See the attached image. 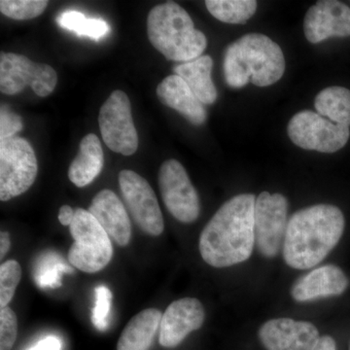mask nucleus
Returning a JSON list of instances; mask_svg holds the SVG:
<instances>
[{"mask_svg": "<svg viewBox=\"0 0 350 350\" xmlns=\"http://www.w3.org/2000/svg\"><path fill=\"white\" fill-rule=\"evenodd\" d=\"M256 198L241 194L227 200L200 234L202 259L214 268H228L247 261L255 239L254 209Z\"/></svg>", "mask_w": 350, "mask_h": 350, "instance_id": "obj_1", "label": "nucleus"}, {"mask_svg": "<svg viewBox=\"0 0 350 350\" xmlns=\"http://www.w3.org/2000/svg\"><path fill=\"white\" fill-rule=\"evenodd\" d=\"M345 227V215L338 206L315 204L300 209L288 221L283 259L292 269L313 268L340 243Z\"/></svg>", "mask_w": 350, "mask_h": 350, "instance_id": "obj_2", "label": "nucleus"}, {"mask_svg": "<svg viewBox=\"0 0 350 350\" xmlns=\"http://www.w3.org/2000/svg\"><path fill=\"white\" fill-rule=\"evenodd\" d=\"M223 71L228 86L234 89L250 82L257 87L271 86L284 75V55L280 46L265 34H245L228 46Z\"/></svg>", "mask_w": 350, "mask_h": 350, "instance_id": "obj_3", "label": "nucleus"}, {"mask_svg": "<svg viewBox=\"0 0 350 350\" xmlns=\"http://www.w3.org/2000/svg\"><path fill=\"white\" fill-rule=\"evenodd\" d=\"M147 34L153 47L170 61H194L206 49L207 39L187 11L175 2L154 7L147 18Z\"/></svg>", "mask_w": 350, "mask_h": 350, "instance_id": "obj_4", "label": "nucleus"}, {"mask_svg": "<svg viewBox=\"0 0 350 350\" xmlns=\"http://www.w3.org/2000/svg\"><path fill=\"white\" fill-rule=\"evenodd\" d=\"M73 244L68 251V261L84 273H98L111 261V241L100 223L88 211L77 208L69 226Z\"/></svg>", "mask_w": 350, "mask_h": 350, "instance_id": "obj_5", "label": "nucleus"}, {"mask_svg": "<svg viewBox=\"0 0 350 350\" xmlns=\"http://www.w3.org/2000/svg\"><path fill=\"white\" fill-rule=\"evenodd\" d=\"M38 165L33 148L25 138L0 140V200L24 194L36 181Z\"/></svg>", "mask_w": 350, "mask_h": 350, "instance_id": "obj_6", "label": "nucleus"}, {"mask_svg": "<svg viewBox=\"0 0 350 350\" xmlns=\"http://www.w3.org/2000/svg\"><path fill=\"white\" fill-rule=\"evenodd\" d=\"M287 133L291 142L300 148L321 153L340 150L350 137L349 128L333 123L310 110L295 114L288 124Z\"/></svg>", "mask_w": 350, "mask_h": 350, "instance_id": "obj_7", "label": "nucleus"}, {"mask_svg": "<svg viewBox=\"0 0 350 350\" xmlns=\"http://www.w3.org/2000/svg\"><path fill=\"white\" fill-rule=\"evenodd\" d=\"M56 70L46 64L33 63L15 53L0 54V91L13 96L29 86L41 98L49 96L57 86Z\"/></svg>", "mask_w": 350, "mask_h": 350, "instance_id": "obj_8", "label": "nucleus"}, {"mask_svg": "<svg viewBox=\"0 0 350 350\" xmlns=\"http://www.w3.org/2000/svg\"><path fill=\"white\" fill-rule=\"evenodd\" d=\"M101 137L115 153L131 156L138 148L137 129L133 124L129 96L123 91L113 92L98 115Z\"/></svg>", "mask_w": 350, "mask_h": 350, "instance_id": "obj_9", "label": "nucleus"}, {"mask_svg": "<svg viewBox=\"0 0 350 350\" xmlns=\"http://www.w3.org/2000/svg\"><path fill=\"white\" fill-rule=\"evenodd\" d=\"M122 197L131 217L139 229L150 236L158 237L165 230V223L158 200L146 179L133 170L119 174Z\"/></svg>", "mask_w": 350, "mask_h": 350, "instance_id": "obj_10", "label": "nucleus"}, {"mask_svg": "<svg viewBox=\"0 0 350 350\" xmlns=\"http://www.w3.org/2000/svg\"><path fill=\"white\" fill-rule=\"evenodd\" d=\"M159 188L167 211L182 223H193L200 215L199 195L183 165L174 159L165 161L159 172Z\"/></svg>", "mask_w": 350, "mask_h": 350, "instance_id": "obj_11", "label": "nucleus"}, {"mask_svg": "<svg viewBox=\"0 0 350 350\" xmlns=\"http://www.w3.org/2000/svg\"><path fill=\"white\" fill-rule=\"evenodd\" d=\"M288 200L280 193L262 192L254 209L255 239L260 253L273 258L280 253L287 229Z\"/></svg>", "mask_w": 350, "mask_h": 350, "instance_id": "obj_12", "label": "nucleus"}, {"mask_svg": "<svg viewBox=\"0 0 350 350\" xmlns=\"http://www.w3.org/2000/svg\"><path fill=\"white\" fill-rule=\"evenodd\" d=\"M258 335L267 350H314L321 338L310 322L287 317L265 322Z\"/></svg>", "mask_w": 350, "mask_h": 350, "instance_id": "obj_13", "label": "nucleus"}, {"mask_svg": "<svg viewBox=\"0 0 350 350\" xmlns=\"http://www.w3.org/2000/svg\"><path fill=\"white\" fill-rule=\"evenodd\" d=\"M304 31L306 40L312 44L350 36L349 7L337 0L317 2L306 14Z\"/></svg>", "mask_w": 350, "mask_h": 350, "instance_id": "obj_14", "label": "nucleus"}, {"mask_svg": "<svg viewBox=\"0 0 350 350\" xmlns=\"http://www.w3.org/2000/svg\"><path fill=\"white\" fill-rule=\"evenodd\" d=\"M206 319V310L200 300L183 298L172 301L161 320L159 342L165 349L181 344L189 334L199 330Z\"/></svg>", "mask_w": 350, "mask_h": 350, "instance_id": "obj_15", "label": "nucleus"}, {"mask_svg": "<svg viewBox=\"0 0 350 350\" xmlns=\"http://www.w3.org/2000/svg\"><path fill=\"white\" fill-rule=\"evenodd\" d=\"M349 285V278L342 269L335 265H325L299 278L292 286L291 297L299 303H306L340 296Z\"/></svg>", "mask_w": 350, "mask_h": 350, "instance_id": "obj_16", "label": "nucleus"}, {"mask_svg": "<svg viewBox=\"0 0 350 350\" xmlns=\"http://www.w3.org/2000/svg\"><path fill=\"white\" fill-rule=\"evenodd\" d=\"M90 213L100 223L109 238L120 246H126L131 238L130 218L123 202L111 190L105 189L94 196Z\"/></svg>", "mask_w": 350, "mask_h": 350, "instance_id": "obj_17", "label": "nucleus"}, {"mask_svg": "<svg viewBox=\"0 0 350 350\" xmlns=\"http://www.w3.org/2000/svg\"><path fill=\"white\" fill-rule=\"evenodd\" d=\"M157 96L163 105L180 113L193 125L206 123V108L179 76L172 75L165 78L157 87Z\"/></svg>", "mask_w": 350, "mask_h": 350, "instance_id": "obj_18", "label": "nucleus"}, {"mask_svg": "<svg viewBox=\"0 0 350 350\" xmlns=\"http://www.w3.org/2000/svg\"><path fill=\"white\" fill-rule=\"evenodd\" d=\"M105 165L100 138L89 133L83 138L80 150L68 169V178L77 187L89 185L98 176Z\"/></svg>", "mask_w": 350, "mask_h": 350, "instance_id": "obj_19", "label": "nucleus"}, {"mask_svg": "<svg viewBox=\"0 0 350 350\" xmlns=\"http://www.w3.org/2000/svg\"><path fill=\"white\" fill-rule=\"evenodd\" d=\"M162 317V312L156 308H147L137 313L122 332L117 350H149Z\"/></svg>", "mask_w": 350, "mask_h": 350, "instance_id": "obj_20", "label": "nucleus"}, {"mask_svg": "<svg viewBox=\"0 0 350 350\" xmlns=\"http://www.w3.org/2000/svg\"><path fill=\"white\" fill-rule=\"evenodd\" d=\"M213 61L211 56H202L192 62L179 64L174 68L175 75L181 77L202 105H213L217 100V90L211 79Z\"/></svg>", "mask_w": 350, "mask_h": 350, "instance_id": "obj_21", "label": "nucleus"}, {"mask_svg": "<svg viewBox=\"0 0 350 350\" xmlns=\"http://www.w3.org/2000/svg\"><path fill=\"white\" fill-rule=\"evenodd\" d=\"M314 107L321 116L338 125L350 126V91L344 87L322 90L314 100Z\"/></svg>", "mask_w": 350, "mask_h": 350, "instance_id": "obj_22", "label": "nucleus"}, {"mask_svg": "<svg viewBox=\"0 0 350 350\" xmlns=\"http://www.w3.org/2000/svg\"><path fill=\"white\" fill-rule=\"evenodd\" d=\"M206 6L215 19L226 24L244 25L254 15V0H207Z\"/></svg>", "mask_w": 350, "mask_h": 350, "instance_id": "obj_23", "label": "nucleus"}, {"mask_svg": "<svg viewBox=\"0 0 350 350\" xmlns=\"http://www.w3.org/2000/svg\"><path fill=\"white\" fill-rule=\"evenodd\" d=\"M59 27L68 31L75 32L78 36L100 40L110 31L109 25L103 19L86 18L78 11H64L57 19Z\"/></svg>", "mask_w": 350, "mask_h": 350, "instance_id": "obj_24", "label": "nucleus"}, {"mask_svg": "<svg viewBox=\"0 0 350 350\" xmlns=\"http://www.w3.org/2000/svg\"><path fill=\"white\" fill-rule=\"evenodd\" d=\"M70 273L71 269L64 264L57 255L49 254L42 256L38 262L34 280L41 288H57L61 286L62 275Z\"/></svg>", "mask_w": 350, "mask_h": 350, "instance_id": "obj_25", "label": "nucleus"}, {"mask_svg": "<svg viewBox=\"0 0 350 350\" xmlns=\"http://www.w3.org/2000/svg\"><path fill=\"white\" fill-rule=\"evenodd\" d=\"M48 4L45 0H1L0 11L13 20H31L43 14Z\"/></svg>", "mask_w": 350, "mask_h": 350, "instance_id": "obj_26", "label": "nucleus"}, {"mask_svg": "<svg viewBox=\"0 0 350 350\" xmlns=\"http://www.w3.org/2000/svg\"><path fill=\"white\" fill-rule=\"evenodd\" d=\"M22 278V269L15 260L4 262L0 267V306L5 308L12 300Z\"/></svg>", "mask_w": 350, "mask_h": 350, "instance_id": "obj_27", "label": "nucleus"}, {"mask_svg": "<svg viewBox=\"0 0 350 350\" xmlns=\"http://www.w3.org/2000/svg\"><path fill=\"white\" fill-rule=\"evenodd\" d=\"M112 293L107 286L96 289V306L92 315V321L98 330L105 331L108 326L110 310H111Z\"/></svg>", "mask_w": 350, "mask_h": 350, "instance_id": "obj_28", "label": "nucleus"}, {"mask_svg": "<svg viewBox=\"0 0 350 350\" xmlns=\"http://www.w3.org/2000/svg\"><path fill=\"white\" fill-rule=\"evenodd\" d=\"M18 335L17 315L5 306L0 310V350H10Z\"/></svg>", "mask_w": 350, "mask_h": 350, "instance_id": "obj_29", "label": "nucleus"}, {"mask_svg": "<svg viewBox=\"0 0 350 350\" xmlns=\"http://www.w3.org/2000/svg\"><path fill=\"white\" fill-rule=\"evenodd\" d=\"M23 129L22 118L19 115L9 110L5 107H1L0 113V140L15 137Z\"/></svg>", "mask_w": 350, "mask_h": 350, "instance_id": "obj_30", "label": "nucleus"}, {"mask_svg": "<svg viewBox=\"0 0 350 350\" xmlns=\"http://www.w3.org/2000/svg\"><path fill=\"white\" fill-rule=\"evenodd\" d=\"M61 347L62 345L59 338L50 336V337L41 340L29 350H61Z\"/></svg>", "mask_w": 350, "mask_h": 350, "instance_id": "obj_31", "label": "nucleus"}, {"mask_svg": "<svg viewBox=\"0 0 350 350\" xmlns=\"http://www.w3.org/2000/svg\"><path fill=\"white\" fill-rule=\"evenodd\" d=\"M75 211L72 207L69 206H63L59 208V221L62 225L70 226L75 219Z\"/></svg>", "mask_w": 350, "mask_h": 350, "instance_id": "obj_32", "label": "nucleus"}, {"mask_svg": "<svg viewBox=\"0 0 350 350\" xmlns=\"http://www.w3.org/2000/svg\"><path fill=\"white\" fill-rule=\"evenodd\" d=\"M314 350H337L335 340L331 336H323L320 338L319 344Z\"/></svg>", "mask_w": 350, "mask_h": 350, "instance_id": "obj_33", "label": "nucleus"}, {"mask_svg": "<svg viewBox=\"0 0 350 350\" xmlns=\"http://www.w3.org/2000/svg\"><path fill=\"white\" fill-rule=\"evenodd\" d=\"M11 239L10 234L5 231L0 232V258L3 259L9 250H10Z\"/></svg>", "mask_w": 350, "mask_h": 350, "instance_id": "obj_34", "label": "nucleus"}]
</instances>
